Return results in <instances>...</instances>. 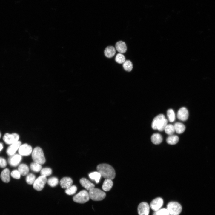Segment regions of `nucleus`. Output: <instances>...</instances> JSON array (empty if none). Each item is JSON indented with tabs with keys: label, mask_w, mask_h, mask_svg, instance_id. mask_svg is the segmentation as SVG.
Segmentation results:
<instances>
[{
	"label": "nucleus",
	"mask_w": 215,
	"mask_h": 215,
	"mask_svg": "<svg viewBox=\"0 0 215 215\" xmlns=\"http://www.w3.org/2000/svg\"><path fill=\"white\" fill-rule=\"evenodd\" d=\"M7 165V162L4 158L0 157V167L3 168Z\"/></svg>",
	"instance_id": "38"
},
{
	"label": "nucleus",
	"mask_w": 215,
	"mask_h": 215,
	"mask_svg": "<svg viewBox=\"0 0 215 215\" xmlns=\"http://www.w3.org/2000/svg\"><path fill=\"white\" fill-rule=\"evenodd\" d=\"M88 193L90 198L93 201L102 200L105 198L106 196L104 192L99 188H95L89 190Z\"/></svg>",
	"instance_id": "3"
},
{
	"label": "nucleus",
	"mask_w": 215,
	"mask_h": 215,
	"mask_svg": "<svg viewBox=\"0 0 215 215\" xmlns=\"http://www.w3.org/2000/svg\"><path fill=\"white\" fill-rule=\"evenodd\" d=\"M90 199L89 193L85 190H82L73 197V200L76 202L84 203L88 201Z\"/></svg>",
	"instance_id": "5"
},
{
	"label": "nucleus",
	"mask_w": 215,
	"mask_h": 215,
	"mask_svg": "<svg viewBox=\"0 0 215 215\" xmlns=\"http://www.w3.org/2000/svg\"><path fill=\"white\" fill-rule=\"evenodd\" d=\"M150 211V206L146 202L140 203L138 207L139 215H148Z\"/></svg>",
	"instance_id": "8"
},
{
	"label": "nucleus",
	"mask_w": 215,
	"mask_h": 215,
	"mask_svg": "<svg viewBox=\"0 0 215 215\" xmlns=\"http://www.w3.org/2000/svg\"><path fill=\"white\" fill-rule=\"evenodd\" d=\"M163 204L162 199L160 197L156 198L153 200L150 203V207L152 210L156 211L160 209Z\"/></svg>",
	"instance_id": "10"
},
{
	"label": "nucleus",
	"mask_w": 215,
	"mask_h": 215,
	"mask_svg": "<svg viewBox=\"0 0 215 215\" xmlns=\"http://www.w3.org/2000/svg\"><path fill=\"white\" fill-rule=\"evenodd\" d=\"M18 152L21 155L28 156L32 153V148L30 145L27 144H24L20 146Z\"/></svg>",
	"instance_id": "9"
},
{
	"label": "nucleus",
	"mask_w": 215,
	"mask_h": 215,
	"mask_svg": "<svg viewBox=\"0 0 215 215\" xmlns=\"http://www.w3.org/2000/svg\"><path fill=\"white\" fill-rule=\"evenodd\" d=\"M113 184V182L112 179H105L104 181L102 188L104 191H109L112 188Z\"/></svg>",
	"instance_id": "20"
},
{
	"label": "nucleus",
	"mask_w": 215,
	"mask_h": 215,
	"mask_svg": "<svg viewBox=\"0 0 215 215\" xmlns=\"http://www.w3.org/2000/svg\"><path fill=\"white\" fill-rule=\"evenodd\" d=\"M188 111L185 107L181 108L178 111L177 117L180 120L182 121H186L188 119Z\"/></svg>",
	"instance_id": "11"
},
{
	"label": "nucleus",
	"mask_w": 215,
	"mask_h": 215,
	"mask_svg": "<svg viewBox=\"0 0 215 215\" xmlns=\"http://www.w3.org/2000/svg\"><path fill=\"white\" fill-rule=\"evenodd\" d=\"M77 190V188L76 186L73 185L66 189L65 192L68 195H72L75 194Z\"/></svg>",
	"instance_id": "34"
},
{
	"label": "nucleus",
	"mask_w": 215,
	"mask_h": 215,
	"mask_svg": "<svg viewBox=\"0 0 215 215\" xmlns=\"http://www.w3.org/2000/svg\"><path fill=\"white\" fill-rule=\"evenodd\" d=\"M89 176L91 179L95 180L96 183H98L99 182L101 175L98 171H95L90 173Z\"/></svg>",
	"instance_id": "25"
},
{
	"label": "nucleus",
	"mask_w": 215,
	"mask_h": 215,
	"mask_svg": "<svg viewBox=\"0 0 215 215\" xmlns=\"http://www.w3.org/2000/svg\"><path fill=\"white\" fill-rule=\"evenodd\" d=\"M167 209L170 215H179L182 208L179 203L176 202H171L167 205Z\"/></svg>",
	"instance_id": "4"
},
{
	"label": "nucleus",
	"mask_w": 215,
	"mask_h": 215,
	"mask_svg": "<svg viewBox=\"0 0 215 215\" xmlns=\"http://www.w3.org/2000/svg\"><path fill=\"white\" fill-rule=\"evenodd\" d=\"M22 159V156L20 154H15L11 156L8 160L10 165L13 167L18 165Z\"/></svg>",
	"instance_id": "13"
},
{
	"label": "nucleus",
	"mask_w": 215,
	"mask_h": 215,
	"mask_svg": "<svg viewBox=\"0 0 215 215\" xmlns=\"http://www.w3.org/2000/svg\"><path fill=\"white\" fill-rule=\"evenodd\" d=\"M47 182L49 185L52 187H54L58 184L59 180L57 178L53 177L49 178Z\"/></svg>",
	"instance_id": "30"
},
{
	"label": "nucleus",
	"mask_w": 215,
	"mask_h": 215,
	"mask_svg": "<svg viewBox=\"0 0 215 215\" xmlns=\"http://www.w3.org/2000/svg\"><path fill=\"white\" fill-rule=\"evenodd\" d=\"M30 167L32 171L36 172H39L42 168L41 165L35 162L32 163L30 165Z\"/></svg>",
	"instance_id": "28"
},
{
	"label": "nucleus",
	"mask_w": 215,
	"mask_h": 215,
	"mask_svg": "<svg viewBox=\"0 0 215 215\" xmlns=\"http://www.w3.org/2000/svg\"><path fill=\"white\" fill-rule=\"evenodd\" d=\"M168 120L165 118L162 119L158 125L157 129L160 131L164 130L165 128L168 125Z\"/></svg>",
	"instance_id": "26"
},
{
	"label": "nucleus",
	"mask_w": 215,
	"mask_h": 215,
	"mask_svg": "<svg viewBox=\"0 0 215 215\" xmlns=\"http://www.w3.org/2000/svg\"><path fill=\"white\" fill-rule=\"evenodd\" d=\"M32 154V159L35 162L40 165L44 164L45 159L42 149L39 147H35L33 150Z\"/></svg>",
	"instance_id": "2"
},
{
	"label": "nucleus",
	"mask_w": 215,
	"mask_h": 215,
	"mask_svg": "<svg viewBox=\"0 0 215 215\" xmlns=\"http://www.w3.org/2000/svg\"><path fill=\"white\" fill-rule=\"evenodd\" d=\"M175 131L178 134L183 133L185 129V126L183 123L179 122H176L174 125Z\"/></svg>",
	"instance_id": "22"
},
{
	"label": "nucleus",
	"mask_w": 215,
	"mask_h": 215,
	"mask_svg": "<svg viewBox=\"0 0 215 215\" xmlns=\"http://www.w3.org/2000/svg\"><path fill=\"white\" fill-rule=\"evenodd\" d=\"M52 173V169L49 168H45L42 169L40 171L41 176L46 177L50 175Z\"/></svg>",
	"instance_id": "32"
},
{
	"label": "nucleus",
	"mask_w": 215,
	"mask_h": 215,
	"mask_svg": "<svg viewBox=\"0 0 215 215\" xmlns=\"http://www.w3.org/2000/svg\"><path fill=\"white\" fill-rule=\"evenodd\" d=\"M116 52L115 49L113 46H108L105 49L104 54L106 57L110 58L113 57Z\"/></svg>",
	"instance_id": "18"
},
{
	"label": "nucleus",
	"mask_w": 215,
	"mask_h": 215,
	"mask_svg": "<svg viewBox=\"0 0 215 215\" xmlns=\"http://www.w3.org/2000/svg\"><path fill=\"white\" fill-rule=\"evenodd\" d=\"M47 182L46 177L41 176L36 179L33 184V187L37 191H41Z\"/></svg>",
	"instance_id": "6"
},
{
	"label": "nucleus",
	"mask_w": 215,
	"mask_h": 215,
	"mask_svg": "<svg viewBox=\"0 0 215 215\" xmlns=\"http://www.w3.org/2000/svg\"><path fill=\"white\" fill-rule=\"evenodd\" d=\"M3 148V145L2 144L0 143V151H1Z\"/></svg>",
	"instance_id": "39"
},
{
	"label": "nucleus",
	"mask_w": 215,
	"mask_h": 215,
	"mask_svg": "<svg viewBox=\"0 0 215 215\" xmlns=\"http://www.w3.org/2000/svg\"><path fill=\"white\" fill-rule=\"evenodd\" d=\"M81 185L87 190L94 188L95 185L89 180L84 178L80 179L79 181Z\"/></svg>",
	"instance_id": "15"
},
{
	"label": "nucleus",
	"mask_w": 215,
	"mask_h": 215,
	"mask_svg": "<svg viewBox=\"0 0 215 215\" xmlns=\"http://www.w3.org/2000/svg\"><path fill=\"white\" fill-rule=\"evenodd\" d=\"M18 171L21 175L24 176L28 174L29 168L27 165L22 164L19 166Z\"/></svg>",
	"instance_id": "23"
},
{
	"label": "nucleus",
	"mask_w": 215,
	"mask_h": 215,
	"mask_svg": "<svg viewBox=\"0 0 215 215\" xmlns=\"http://www.w3.org/2000/svg\"><path fill=\"white\" fill-rule=\"evenodd\" d=\"M19 135L16 133L10 134L6 133L3 137V140L4 142L7 144H12L19 141Z\"/></svg>",
	"instance_id": "7"
},
{
	"label": "nucleus",
	"mask_w": 215,
	"mask_h": 215,
	"mask_svg": "<svg viewBox=\"0 0 215 215\" xmlns=\"http://www.w3.org/2000/svg\"><path fill=\"white\" fill-rule=\"evenodd\" d=\"M96 168L101 176L105 179L112 180L115 178V172L110 165L106 163L101 164L97 165Z\"/></svg>",
	"instance_id": "1"
},
{
	"label": "nucleus",
	"mask_w": 215,
	"mask_h": 215,
	"mask_svg": "<svg viewBox=\"0 0 215 215\" xmlns=\"http://www.w3.org/2000/svg\"><path fill=\"white\" fill-rule=\"evenodd\" d=\"M1 133H0V138L1 137Z\"/></svg>",
	"instance_id": "40"
},
{
	"label": "nucleus",
	"mask_w": 215,
	"mask_h": 215,
	"mask_svg": "<svg viewBox=\"0 0 215 215\" xmlns=\"http://www.w3.org/2000/svg\"><path fill=\"white\" fill-rule=\"evenodd\" d=\"M153 215H170L167 209L165 208H162L155 211Z\"/></svg>",
	"instance_id": "35"
},
{
	"label": "nucleus",
	"mask_w": 215,
	"mask_h": 215,
	"mask_svg": "<svg viewBox=\"0 0 215 215\" xmlns=\"http://www.w3.org/2000/svg\"><path fill=\"white\" fill-rule=\"evenodd\" d=\"M167 113L169 121L171 122H174L175 119V116L173 110L171 109H169Z\"/></svg>",
	"instance_id": "31"
},
{
	"label": "nucleus",
	"mask_w": 215,
	"mask_h": 215,
	"mask_svg": "<svg viewBox=\"0 0 215 215\" xmlns=\"http://www.w3.org/2000/svg\"><path fill=\"white\" fill-rule=\"evenodd\" d=\"M115 47L116 50L120 53H124L127 50V48L125 43L121 41H118L116 43Z\"/></svg>",
	"instance_id": "17"
},
{
	"label": "nucleus",
	"mask_w": 215,
	"mask_h": 215,
	"mask_svg": "<svg viewBox=\"0 0 215 215\" xmlns=\"http://www.w3.org/2000/svg\"><path fill=\"white\" fill-rule=\"evenodd\" d=\"M166 140L167 143L170 145H175L178 142L179 138L177 136L173 134L169 135L167 138Z\"/></svg>",
	"instance_id": "24"
},
{
	"label": "nucleus",
	"mask_w": 215,
	"mask_h": 215,
	"mask_svg": "<svg viewBox=\"0 0 215 215\" xmlns=\"http://www.w3.org/2000/svg\"><path fill=\"white\" fill-rule=\"evenodd\" d=\"M73 183L72 179L70 177H64L62 178L60 182L62 188L67 189L72 185Z\"/></svg>",
	"instance_id": "14"
},
{
	"label": "nucleus",
	"mask_w": 215,
	"mask_h": 215,
	"mask_svg": "<svg viewBox=\"0 0 215 215\" xmlns=\"http://www.w3.org/2000/svg\"><path fill=\"white\" fill-rule=\"evenodd\" d=\"M115 60L119 64L123 63L125 61V58L124 55L121 53H118L116 56Z\"/></svg>",
	"instance_id": "36"
},
{
	"label": "nucleus",
	"mask_w": 215,
	"mask_h": 215,
	"mask_svg": "<svg viewBox=\"0 0 215 215\" xmlns=\"http://www.w3.org/2000/svg\"><path fill=\"white\" fill-rule=\"evenodd\" d=\"M164 130L165 133L169 135H173L175 132L174 126L172 124H168L165 128Z\"/></svg>",
	"instance_id": "27"
},
{
	"label": "nucleus",
	"mask_w": 215,
	"mask_h": 215,
	"mask_svg": "<svg viewBox=\"0 0 215 215\" xmlns=\"http://www.w3.org/2000/svg\"><path fill=\"white\" fill-rule=\"evenodd\" d=\"M151 140L153 143L155 145L160 144L162 141V137L159 133H155L151 136Z\"/></svg>",
	"instance_id": "19"
},
{
	"label": "nucleus",
	"mask_w": 215,
	"mask_h": 215,
	"mask_svg": "<svg viewBox=\"0 0 215 215\" xmlns=\"http://www.w3.org/2000/svg\"><path fill=\"white\" fill-rule=\"evenodd\" d=\"M165 118V116L163 114H159L156 116L153 119L151 124V127L154 130L157 129V127L163 119Z\"/></svg>",
	"instance_id": "16"
},
{
	"label": "nucleus",
	"mask_w": 215,
	"mask_h": 215,
	"mask_svg": "<svg viewBox=\"0 0 215 215\" xmlns=\"http://www.w3.org/2000/svg\"><path fill=\"white\" fill-rule=\"evenodd\" d=\"M1 178L4 182L8 183L10 181V171L8 169L6 168L2 171L1 174Z\"/></svg>",
	"instance_id": "21"
},
{
	"label": "nucleus",
	"mask_w": 215,
	"mask_h": 215,
	"mask_svg": "<svg viewBox=\"0 0 215 215\" xmlns=\"http://www.w3.org/2000/svg\"><path fill=\"white\" fill-rule=\"evenodd\" d=\"M36 180V177L34 175L30 173L28 174L26 178L27 183L29 185L33 184Z\"/></svg>",
	"instance_id": "33"
},
{
	"label": "nucleus",
	"mask_w": 215,
	"mask_h": 215,
	"mask_svg": "<svg viewBox=\"0 0 215 215\" xmlns=\"http://www.w3.org/2000/svg\"><path fill=\"white\" fill-rule=\"evenodd\" d=\"M20 174L18 170L13 171L11 173V175L13 178L18 179L20 177Z\"/></svg>",
	"instance_id": "37"
},
{
	"label": "nucleus",
	"mask_w": 215,
	"mask_h": 215,
	"mask_svg": "<svg viewBox=\"0 0 215 215\" xmlns=\"http://www.w3.org/2000/svg\"><path fill=\"white\" fill-rule=\"evenodd\" d=\"M21 142L19 141L14 143L9 146L6 150L7 154L9 156L13 155L16 151L19 149L21 145Z\"/></svg>",
	"instance_id": "12"
},
{
	"label": "nucleus",
	"mask_w": 215,
	"mask_h": 215,
	"mask_svg": "<svg viewBox=\"0 0 215 215\" xmlns=\"http://www.w3.org/2000/svg\"><path fill=\"white\" fill-rule=\"evenodd\" d=\"M123 67L125 70L130 72L133 68V64L129 60L125 61L123 64Z\"/></svg>",
	"instance_id": "29"
}]
</instances>
